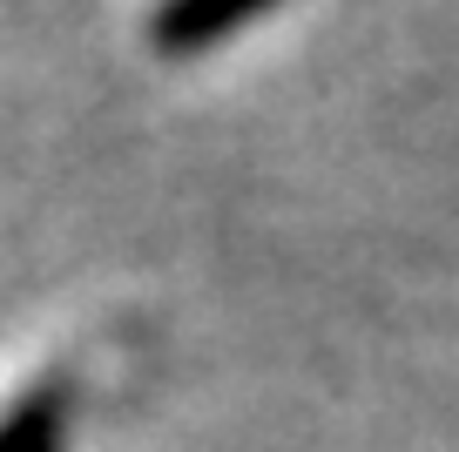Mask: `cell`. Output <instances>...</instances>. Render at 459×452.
<instances>
[{"label":"cell","instance_id":"obj_1","mask_svg":"<svg viewBox=\"0 0 459 452\" xmlns=\"http://www.w3.org/2000/svg\"><path fill=\"white\" fill-rule=\"evenodd\" d=\"M271 7L277 0H162L156 14H149V41L183 61V55H203V48L230 41L250 21H264Z\"/></svg>","mask_w":459,"mask_h":452},{"label":"cell","instance_id":"obj_2","mask_svg":"<svg viewBox=\"0 0 459 452\" xmlns=\"http://www.w3.org/2000/svg\"><path fill=\"white\" fill-rule=\"evenodd\" d=\"M74 419V392L61 378H41L0 412V452H61Z\"/></svg>","mask_w":459,"mask_h":452}]
</instances>
